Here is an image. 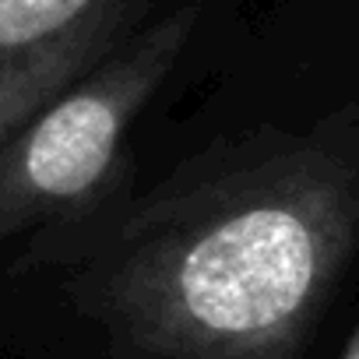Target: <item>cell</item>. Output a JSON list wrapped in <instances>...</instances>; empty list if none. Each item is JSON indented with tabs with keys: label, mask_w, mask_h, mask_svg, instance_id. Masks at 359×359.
<instances>
[{
	"label": "cell",
	"mask_w": 359,
	"mask_h": 359,
	"mask_svg": "<svg viewBox=\"0 0 359 359\" xmlns=\"http://www.w3.org/2000/svg\"><path fill=\"white\" fill-rule=\"evenodd\" d=\"M341 359H359V327H355V334H352V341H348V348H345Z\"/></svg>",
	"instance_id": "cell-4"
},
{
	"label": "cell",
	"mask_w": 359,
	"mask_h": 359,
	"mask_svg": "<svg viewBox=\"0 0 359 359\" xmlns=\"http://www.w3.org/2000/svg\"><path fill=\"white\" fill-rule=\"evenodd\" d=\"M176 0H0V144Z\"/></svg>",
	"instance_id": "cell-3"
},
{
	"label": "cell",
	"mask_w": 359,
	"mask_h": 359,
	"mask_svg": "<svg viewBox=\"0 0 359 359\" xmlns=\"http://www.w3.org/2000/svg\"><path fill=\"white\" fill-rule=\"evenodd\" d=\"M355 222L359 187L334 151L254 144L127 215L85 306L134 359H292Z\"/></svg>",
	"instance_id": "cell-1"
},
{
	"label": "cell",
	"mask_w": 359,
	"mask_h": 359,
	"mask_svg": "<svg viewBox=\"0 0 359 359\" xmlns=\"http://www.w3.org/2000/svg\"><path fill=\"white\" fill-rule=\"evenodd\" d=\"M198 22L201 0H176L0 144V240L81 205L109 176L127 127L165 85Z\"/></svg>",
	"instance_id": "cell-2"
}]
</instances>
